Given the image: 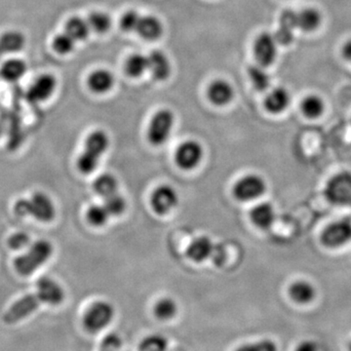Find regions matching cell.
I'll list each match as a JSON object with an SVG mask.
<instances>
[{
    "label": "cell",
    "instance_id": "obj_7",
    "mask_svg": "<svg viewBox=\"0 0 351 351\" xmlns=\"http://www.w3.org/2000/svg\"><path fill=\"white\" fill-rule=\"evenodd\" d=\"M321 242L327 248H339L351 240V219H339L329 223L321 233Z\"/></svg>",
    "mask_w": 351,
    "mask_h": 351
},
{
    "label": "cell",
    "instance_id": "obj_5",
    "mask_svg": "<svg viewBox=\"0 0 351 351\" xmlns=\"http://www.w3.org/2000/svg\"><path fill=\"white\" fill-rule=\"evenodd\" d=\"M326 199L336 206H351V172L343 171L328 180L324 189Z\"/></svg>",
    "mask_w": 351,
    "mask_h": 351
},
{
    "label": "cell",
    "instance_id": "obj_37",
    "mask_svg": "<svg viewBox=\"0 0 351 351\" xmlns=\"http://www.w3.org/2000/svg\"><path fill=\"white\" fill-rule=\"evenodd\" d=\"M141 19H142V16L140 14L136 11H128L121 18L120 25H121L122 29L127 32H137Z\"/></svg>",
    "mask_w": 351,
    "mask_h": 351
},
{
    "label": "cell",
    "instance_id": "obj_1",
    "mask_svg": "<svg viewBox=\"0 0 351 351\" xmlns=\"http://www.w3.org/2000/svg\"><path fill=\"white\" fill-rule=\"evenodd\" d=\"M64 299V289L54 279L41 277L36 283V291L21 298L9 307L3 315L6 324H14L34 313L43 304L59 306Z\"/></svg>",
    "mask_w": 351,
    "mask_h": 351
},
{
    "label": "cell",
    "instance_id": "obj_10",
    "mask_svg": "<svg viewBox=\"0 0 351 351\" xmlns=\"http://www.w3.org/2000/svg\"><path fill=\"white\" fill-rule=\"evenodd\" d=\"M277 41L274 34L263 32L254 43V54L258 64L263 68L271 66L277 57Z\"/></svg>",
    "mask_w": 351,
    "mask_h": 351
},
{
    "label": "cell",
    "instance_id": "obj_44",
    "mask_svg": "<svg viewBox=\"0 0 351 351\" xmlns=\"http://www.w3.org/2000/svg\"><path fill=\"white\" fill-rule=\"evenodd\" d=\"M2 132H3V128H2L1 123H0V136L2 135Z\"/></svg>",
    "mask_w": 351,
    "mask_h": 351
},
{
    "label": "cell",
    "instance_id": "obj_3",
    "mask_svg": "<svg viewBox=\"0 0 351 351\" xmlns=\"http://www.w3.org/2000/svg\"><path fill=\"white\" fill-rule=\"evenodd\" d=\"M110 138L106 132H92L85 142L84 151L77 159V168L82 174H91L97 169L101 157L108 151Z\"/></svg>",
    "mask_w": 351,
    "mask_h": 351
},
{
    "label": "cell",
    "instance_id": "obj_14",
    "mask_svg": "<svg viewBox=\"0 0 351 351\" xmlns=\"http://www.w3.org/2000/svg\"><path fill=\"white\" fill-rule=\"evenodd\" d=\"M297 11L288 9L283 11L279 18V27L274 34L277 43L281 45H289L295 38V31H297V20H295Z\"/></svg>",
    "mask_w": 351,
    "mask_h": 351
},
{
    "label": "cell",
    "instance_id": "obj_31",
    "mask_svg": "<svg viewBox=\"0 0 351 351\" xmlns=\"http://www.w3.org/2000/svg\"><path fill=\"white\" fill-rule=\"evenodd\" d=\"M149 71V59L142 54H134L129 58L126 63V71L129 75L133 77L144 75Z\"/></svg>",
    "mask_w": 351,
    "mask_h": 351
},
{
    "label": "cell",
    "instance_id": "obj_27",
    "mask_svg": "<svg viewBox=\"0 0 351 351\" xmlns=\"http://www.w3.org/2000/svg\"><path fill=\"white\" fill-rule=\"evenodd\" d=\"M93 188L96 193L106 198L117 193L119 182L112 175L103 174L95 180Z\"/></svg>",
    "mask_w": 351,
    "mask_h": 351
},
{
    "label": "cell",
    "instance_id": "obj_29",
    "mask_svg": "<svg viewBox=\"0 0 351 351\" xmlns=\"http://www.w3.org/2000/svg\"><path fill=\"white\" fill-rule=\"evenodd\" d=\"M91 31L87 21L82 18L73 17L68 21L66 25V32L75 41L83 40L89 36Z\"/></svg>",
    "mask_w": 351,
    "mask_h": 351
},
{
    "label": "cell",
    "instance_id": "obj_42",
    "mask_svg": "<svg viewBox=\"0 0 351 351\" xmlns=\"http://www.w3.org/2000/svg\"><path fill=\"white\" fill-rule=\"evenodd\" d=\"M295 351H317V346L313 341H302L301 345L298 346Z\"/></svg>",
    "mask_w": 351,
    "mask_h": 351
},
{
    "label": "cell",
    "instance_id": "obj_43",
    "mask_svg": "<svg viewBox=\"0 0 351 351\" xmlns=\"http://www.w3.org/2000/svg\"><path fill=\"white\" fill-rule=\"evenodd\" d=\"M341 55L346 62L351 63V39L343 44V48H341Z\"/></svg>",
    "mask_w": 351,
    "mask_h": 351
},
{
    "label": "cell",
    "instance_id": "obj_2",
    "mask_svg": "<svg viewBox=\"0 0 351 351\" xmlns=\"http://www.w3.org/2000/svg\"><path fill=\"white\" fill-rule=\"evenodd\" d=\"M17 216H31L41 223H49L56 216V208L52 199L46 193L38 191L29 198L19 199L14 205Z\"/></svg>",
    "mask_w": 351,
    "mask_h": 351
},
{
    "label": "cell",
    "instance_id": "obj_28",
    "mask_svg": "<svg viewBox=\"0 0 351 351\" xmlns=\"http://www.w3.org/2000/svg\"><path fill=\"white\" fill-rule=\"evenodd\" d=\"M178 313L177 302L170 298H163L156 302L154 313L157 319L168 321L172 319Z\"/></svg>",
    "mask_w": 351,
    "mask_h": 351
},
{
    "label": "cell",
    "instance_id": "obj_18",
    "mask_svg": "<svg viewBox=\"0 0 351 351\" xmlns=\"http://www.w3.org/2000/svg\"><path fill=\"white\" fill-rule=\"evenodd\" d=\"M290 104V93L283 87L274 88L265 99V110L272 114L285 112Z\"/></svg>",
    "mask_w": 351,
    "mask_h": 351
},
{
    "label": "cell",
    "instance_id": "obj_30",
    "mask_svg": "<svg viewBox=\"0 0 351 351\" xmlns=\"http://www.w3.org/2000/svg\"><path fill=\"white\" fill-rule=\"evenodd\" d=\"M248 75L252 85H253L256 90H258V91H265V90L269 89L270 76L263 69V66H260V64L251 66L248 69Z\"/></svg>",
    "mask_w": 351,
    "mask_h": 351
},
{
    "label": "cell",
    "instance_id": "obj_17",
    "mask_svg": "<svg viewBox=\"0 0 351 351\" xmlns=\"http://www.w3.org/2000/svg\"><path fill=\"white\" fill-rule=\"evenodd\" d=\"M208 98L214 105L223 107L232 101L234 91L232 85L226 80H216L208 88Z\"/></svg>",
    "mask_w": 351,
    "mask_h": 351
},
{
    "label": "cell",
    "instance_id": "obj_33",
    "mask_svg": "<svg viewBox=\"0 0 351 351\" xmlns=\"http://www.w3.org/2000/svg\"><path fill=\"white\" fill-rule=\"evenodd\" d=\"M88 24L90 29L98 34L108 32L112 25V20L107 14L101 12H94L88 18Z\"/></svg>",
    "mask_w": 351,
    "mask_h": 351
},
{
    "label": "cell",
    "instance_id": "obj_8",
    "mask_svg": "<svg viewBox=\"0 0 351 351\" xmlns=\"http://www.w3.org/2000/svg\"><path fill=\"white\" fill-rule=\"evenodd\" d=\"M174 114L170 110H162L156 113L147 131L149 143L154 145H161L167 142L174 126Z\"/></svg>",
    "mask_w": 351,
    "mask_h": 351
},
{
    "label": "cell",
    "instance_id": "obj_13",
    "mask_svg": "<svg viewBox=\"0 0 351 351\" xmlns=\"http://www.w3.org/2000/svg\"><path fill=\"white\" fill-rule=\"evenodd\" d=\"M57 80L51 75H43L34 80L31 87L27 90V98L32 104L40 103L48 100L55 90H56Z\"/></svg>",
    "mask_w": 351,
    "mask_h": 351
},
{
    "label": "cell",
    "instance_id": "obj_6",
    "mask_svg": "<svg viewBox=\"0 0 351 351\" xmlns=\"http://www.w3.org/2000/svg\"><path fill=\"white\" fill-rule=\"evenodd\" d=\"M114 307L105 301H99L91 304L83 315V327L90 334H97L105 329L114 317Z\"/></svg>",
    "mask_w": 351,
    "mask_h": 351
},
{
    "label": "cell",
    "instance_id": "obj_41",
    "mask_svg": "<svg viewBox=\"0 0 351 351\" xmlns=\"http://www.w3.org/2000/svg\"><path fill=\"white\" fill-rule=\"evenodd\" d=\"M226 258V251L223 244H215L213 254H212L211 260L213 261L217 267H221L225 263Z\"/></svg>",
    "mask_w": 351,
    "mask_h": 351
},
{
    "label": "cell",
    "instance_id": "obj_40",
    "mask_svg": "<svg viewBox=\"0 0 351 351\" xmlns=\"http://www.w3.org/2000/svg\"><path fill=\"white\" fill-rule=\"evenodd\" d=\"M29 242H31V239H29L27 233L19 232L11 235L7 243H8L9 248L16 251L22 250V249L29 246Z\"/></svg>",
    "mask_w": 351,
    "mask_h": 351
},
{
    "label": "cell",
    "instance_id": "obj_11",
    "mask_svg": "<svg viewBox=\"0 0 351 351\" xmlns=\"http://www.w3.org/2000/svg\"><path fill=\"white\" fill-rule=\"evenodd\" d=\"M203 158V147L196 141L182 143L176 152V162L182 170H193L197 167Z\"/></svg>",
    "mask_w": 351,
    "mask_h": 351
},
{
    "label": "cell",
    "instance_id": "obj_16",
    "mask_svg": "<svg viewBox=\"0 0 351 351\" xmlns=\"http://www.w3.org/2000/svg\"><path fill=\"white\" fill-rule=\"evenodd\" d=\"M215 244L207 237H200L193 240L186 249V256L195 263H202L211 258Z\"/></svg>",
    "mask_w": 351,
    "mask_h": 351
},
{
    "label": "cell",
    "instance_id": "obj_35",
    "mask_svg": "<svg viewBox=\"0 0 351 351\" xmlns=\"http://www.w3.org/2000/svg\"><path fill=\"white\" fill-rule=\"evenodd\" d=\"M104 205L107 208L110 216H120L126 209L125 199L117 193L106 197Z\"/></svg>",
    "mask_w": 351,
    "mask_h": 351
},
{
    "label": "cell",
    "instance_id": "obj_38",
    "mask_svg": "<svg viewBox=\"0 0 351 351\" xmlns=\"http://www.w3.org/2000/svg\"><path fill=\"white\" fill-rule=\"evenodd\" d=\"M122 346V339L119 335L110 332L101 339L100 351H119Z\"/></svg>",
    "mask_w": 351,
    "mask_h": 351
},
{
    "label": "cell",
    "instance_id": "obj_45",
    "mask_svg": "<svg viewBox=\"0 0 351 351\" xmlns=\"http://www.w3.org/2000/svg\"><path fill=\"white\" fill-rule=\"evenodd\" d=\"M350 350L351 351V343H350Z\"/></svg>",
    "mask_w": 351,
    "mask_h": 351
},
{
    "label": "cell",
    "instance_id": "obj_4",
    "mask_svg": "<svg viewBox=\"0 0 351 351\" xmlns=\"http://www.w3.org/2000/svg\"><path fill=\"white\" fill-rule=\"evenodd\" d=\"M53 254V246L47 240H38L29 250L14 261V269L21 276H29L43 267Z\"/></svg>",
    "mask_w": 351,
    "mask_h": 351
},
{
    "label": "cell",
    "instance_id": "obj_34",
    "mask_svg": "<svg viewBox=\"0 0 351 351\" xmlns=\"http://www.w3.org/2000/svg\"><path fill=\"white\" fill-rule=\"evenodd\" d=\"M110 215L105 205H93L88 209L87 219L92 226H101L106 225Z\"/></svg>",
    "mask_w": 351,
    "mask_h": 351
},
{
    "label": "cell",
    "instance_id": "obj_24",
    "mask_svg": "<svg viewBox=\"0 0 351 351\" xmlns=\"http://www.w3.org/2000/svg\"><path fill=\"white\" fill-rule=\"evenodd\" d=\"M27 69V64L23 60L10 59L2 64L0 75L7 82H15L25 75Z\"/></svg>",
    "mask_w": 351,
    "mask_h": 351
},
{
    "label": "cell",
    "instance_id": "obj_12",
    "mask_svg": "<svg viewBox=\"0 0 351 351\" xmlns=\"http://www.w3.org/2000/svg\"><path fill=\"white\" fill-rule=\"evenodd\" d=\"M179 202V195L173 186L162 184L154 191L152 195V207L156 214L170 213Z\"/></svg>",
    "mask_w": 351,
    "mask_h": 351
},
{
    "label": "cell",
    "instance_id": "obj_23",
    "mask_svg": "<svg viewBox=\"0 0 351 351\" xmlns=\"http://www.w3.org/2000/svg\"><path fill=\"white\" fill-rule=\"evenodd\" d=\"M137 32L147 40H156L162 34V24L154 16H145V17L142 16Z\"/></svg>",
    "mask_w": 351,
    "mask_h": 351
},
{
    "label": "cell",
    "instance_id": "obj_9",
    "mask_svg": "<svg viewBox=\"0 0 351 351\" xmlns=\"http://www.w3.org/2000/svg\"><path fill=\"white\" fill-rule=\"evenodd\" d=\"M267 191V182L261 176L249 174L239 180L233 188V195L237 200L248 202L258 199Z\"/></svg>",
    "mask_w": 351,
    "mask_h": 351
},
{
    "label": "cell",
    "instance_id": "obj_39",
    "mask_svg": "<svg viewBox=\"0 0 351 351\" xmlns=\"http://www.w3.org/2000/svg\"><path fill=\"white\" fill-rule=\"evenodd\" d=\"M235 351H277V346L270 339H263L257 343L241 346Z\"/></svg>",
    "mask_w": 351,
    "mask_h": 351
},
{
    "label": "cell",
    "instance_id": "obj_25",
    "mask_svg": "<svg viewBox=\"0 0 351 351\" xmlns=\"http://www.w3.org/2000/svg\"><path fill=\"white\" fill-rule=\"evenodd\" d=\"M301 110L306 119H319L325 110L324 101L317 95H308L302 99Z\"/></svg>",
    "mask_w": 351,
    "mask_h": 351
},
{
    "label": "cell",
    "instance_id": "obj_32",
    "mask_svg": "<svg viewBox=\"0 0 351 351\" xmlns=\"http://www.w3.org/2000/svg\"><path fill=\"white\" fill-rule=\"evenodd\" d=\"M168 341L161 335H152L143 339L138 351H167Z\"/></svg>",
    "mask_w": 351,
    "mask_h": 351
},
{
    "label": "cell",
    "instance_id": "obj_22",
    "mask_svg": "<svg viewBox=\"0 0 351 351\" xmlns=\"http://www.w3.org/2000/svg\"><path fill=\"white\" fill-rule=\"evenodd\" d=\"M114 83V77L106 69H98L89 76L88 85L95 93L103 94L110 91Z\"/></svg>",
    "mask_w": 351,
    "mask_h": 351
},
{
    "label": "cell",
    "instance_id": "obj_21",
    "mask_svg": "<svg viewBox=\"0 0 351 351\" xmlns=\"http://www.w3.org/2000/svg\"><path fill=\"white\" fill-rule=\"evenodd\" d=\"M289 295L293 301L298 304H304L313 302L315 298L316 291L313 284L306 280H298L291 284Z\"/></svg>",
    "mask_w": 351,
    "mask_h": 351
},
{
    "label": "cell",
    "instance_id": "obj_36",
    "mask_svg": "<svg viewBox=\"0 0 351 351\" xmlns=\"http://www.w3.org/2000/svg\"><path fill=\"white\" fill-rule=\"evenodd\" d=\"M75 40L71 38L69 34H58L56 38L53 40V48L59 54L66 55L73 52L75 49Z\"/></svg>",
    "mask_w": 351,
    "mask_h": 351
},
{
    "label": "cell",
    "instance_id": "obj_26",
    "mask_svg": "<svg viewBox=\"0 0 351 351\" xmlns=\"http://www.w3.org/2000/svg\"><path fill=\"white\" fill-rule=\"evenodd\" d=\"M24 34L19 32H7L0 36V53L19 52L24 48Z\"/></svg>",
    "mask_w": 351,
    "mask_h": 351
},
{
    "label": "cell",
    "instance_id": "obj_15",
    "mask_svg": "<svg viewBox=\"0 0 351 351\" xmlns=\"http://www.w3.org/2000/svg\"><path fill=\"white\" fill-rule=\"evenodd\" d=\"M274 207L269 202H261L252 208L250 219L252 223L261 230H269L276 221Z\"/></svg>",
    "mask_w": 351,
    "mask_h": 351
},
{
    "label": "cell",
    "instance_id": "obj_19",
    "mask_svg": "<svg viewBox=\"0 0 351 351\" xmlns=\"http://www.w3.org/2000/svg\"><path fill=\"white\" fill-rule=\"evenodd\" d=\"M297 27L299 31L304 32H315L322 23V15L320 11L313 7L302 9L295 13Z\"/></svg>",
    "mask_w": 351,
    "mask_h": 351
},
{
    "label": "cell",
    "instance_id": "obj_20",
    "mask_svg": "<svg viewBox=\"0 0 351 351\" xmlns=\"http://www.w3.org/2000/svg\"><path fill=\"white\" fill-rule=\"evenodd\" d=\"M149 71L156 80H167L171 73V64L167 56L161 51H152L147 56Z\"/></svg>",
    "mask_w": 351,
    "mask_h": 351
}]
</instances>
